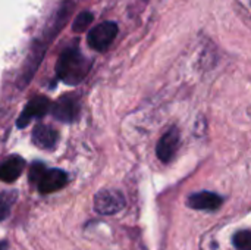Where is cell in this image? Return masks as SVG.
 I'll return each instance as SVG.
<instances>
[{"label": "cell", "instance_id": "obj_14", "mask_svg": "<svg viewBox=\"0 0 251 250\" xmlns=\"http://www.w3.org/2000/svg\"><path fill=\"white\" fill-rule=\"evenodd\" d=\"M46 168H44V165L43 164H40V162H37V164H34L32 167H31V169H29V183L32 184H38L40 183V180L43 178V175L46 174Z\"/></svg>", "mask_w": 251, "mask_h": 250}, {"label": "cell", "instance_id": "obj_2", "mask_svg": "<svg viewBox=\"0 0 251 250\" xmlns=\"http://www.w3.org/2000/svg\"><path fill=\"white\" fill-rule=\"evenodd\" d=\"M118 35V25L115 22H101L96 25L87 35L88 46L97 52H104Z\"/></svg>", "mask_w": 251, "mask_h": 250}, {"label": "cell", "instance_id": "obj_12", "mask_svg": "<svg viewBox=\"0 0 251 250\" xmlns=\"http://www.w3.org/2000/svg\"><path fill=\"white\" fill-rule=\"evenodd\" d=\"M15 199H16V193H3V194H0V221H3L9 215Z\"/></svg>", "mask_w": 251, "mask_h": 250}, {"label": "cell", "instance_id": "obj_7", "mask_svg": "<svg viewBox=\"0 0 251 250\" xmlns=\"http://www.w3.org/2000/svg\"><path fill=\"white\" fill-rule=\"evenodd\" d=\"M68 183V175L60 169H47L40 183L37 184L40 193L49 194L63 189Z\"/></svg>", "mask_w": 251, "mask_h": 250}, {"label": "cell", "instance_id": "obj_5", "mask_svg": "<svg viewBox=\"0 0 251 250\" xmlns=\"http://www.w3.org/2000/svg\"><path fill=\"white\" fill-rule=\"evenodd\" d=\"M51 113L56 119H59L62 122H72L76 119V116L79 113L78 100L72 94H65L51 108Z\"/></svg>", "mask_w": 251, "mask_h": 250}, {"label": "cell", "instance_id": "obj_13", "mask_svg": "<svg viewBox=\"0 0 251 250\" xmlns=\"http://www.w3.org/2000/svg\"><path fill=\"white\" fill-rule=\"evenodd\" d=\"M234 246L238 250H251V231H240L234 236Z\"/></svg>", "mask_w": 251, "mask_h": 250}, {"label": "cell", "instance_id": "obj_10", "mask_svg": "<svg viewBox=\"0 0 251 250\" xmlns=\"http://www.w3.org/2000/svg\"><path fill=\"white\" fill-rule=\"evenodd\" d=\"M25 161L19 156H12L0 165V180L4 183H13L24 171Z\"/></svg>", "mask_w": 251, "mask_h": 250}, {"label": "cell", "instance_id": "obj_3", "mask_svg": "<svg viewBox=\"0 0 251 250\" xmlns=\"http://www.w3.org/2000/svg\"><path fill=\"white\" fill-rule=\"evenodd\" d=\"M125 206V199L118 190H101L94 197V209L101 215H115Z\"/></svg>", "mask_w": 251, "mask_h": 250}, {"label": "cell", "instance_id": "obj_9", "mask_svg": "<svg viewBox=\"0 0 251 250\" xmlns=\"http://www.w3.org/2000/svg\"><path fill=\"white\" fill-rule=\"evenodd\" d=\"M32 143L38 149L50 150L57 143V133L49 125H37L32 131Z\"/></svg>", "mask_w": 251, "mask_h": 250}, {"label": "cell", "instance_id": "obj_11", "mask_svg": "<svg viewBox=\"0 0 251 250\" xmlns=\"http://www.w3.org/2000/svg\"><path fill=\"white\" fill-rule=\"evenodd\" d=\"M94 16L91 12H81L75 19H74V24H72V31L74 32H84L93 22Z\"/></svg>", "mask_w": 251, "mask_h": 250}, {"label": "cell", "instance_id": "obj_8", "mask_svg": "<svg viewBox=\"0 0 251 250\" xmlns=\"http://www.w3.org/2000/svg\"><path fill=\"white\" fill-rule=\"evenodd\" d=\"M221 205L222 197L212 192H200L188 197V206L199 211H216Z\"/></svg>", "mask_w": 251, "mask_h": 250}, {"label": "cell", "instance_id": "obj_4", "mask_svg": "<svg viewBox=\"0 0 251 250\" xmlns=\"http://www.w3.org/2000/svg\"><path fill=\"white\" fill-rule=\"evenodd\" d=\"M49 109H50V100L44 96H37L26 103V106H25L24 112L21 113L16 125L19 128H24L29 124L31 119L44 116L49 112Z\"/></svg>", "mask_w": 251, "mask_h": 250}, {"label": "cell", "instance_id": "obj_15", "mask_svg": "<svg viewBox=\"0 0 251 250\" xmlns=\"http://www.w3.org/2000/svg\"><path fill=\"white\" fill-rule=\"evenodd\" d=\"M0 250H1V249H0Z\"/></svg>", "mask_w": 251, "mask_h": 250}, {"label": "cell", "instance_id": "obj_6", "mask_svg": "<svg viewBox=\"0 0 251 250\" xmlns=\"http://www.w3.org/2000/svg\"><path fill=\"white\" fill-rule=\"evenodd\" d=\"M179 131L176 128H171L163 134L156 147V155L162 162H169L179 147Z\"/></svg>", "mask_w": 251, "mask_h": 250}, {"label": "cell", "instance_id": "obj_1", "mask_svg": "<svg viewBox=\"0 0 251 250\" xmlns=\"http://www.w3.org/2000/svg\"><path fill=\"white\" fill-rule=\"evenodd\" d=\"M90 68L91 62L76 47H68L57 60L56 72L65 84L76 85L87 77Z\"/></svg>", "mask_w": 251, "mask_h": 250}]
</instances>
